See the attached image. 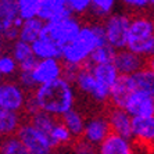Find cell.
Instances as JSON below:
<instances>
[{
    "mask_svg": "<svg viewBox=\"0 0 154 154\" xmlns=\"http://www.w3.org/2000/svg\"><path fill=\"white\" fill-rule=\"evenodd\" d=\"M42 0H17V7H18V17L22 21L36 18L39 13Z\"/></svg>",
    "mask_w": 154,
    "mask_h": 154,
    "instance_id": "28",
    "label": "cell"
},
{
    "mask_svg": "<svg viewBox=\"0 0 154 154\" xmlns=\"http://www.w3.org/2000/svg\"><path fill=\"white\" fill-rule=\"evenodd\" d=\"M81 28H82L81 21L74 15H69L57 21L45 22L43 33L49 36L51 40H54L60 47H64L65 45H68L75 39Z\"/></svg>",
    "mask_w": 154,
    "mask_h": 154,
    "instance_id": "6",
    "label": "cell"
},
{
    "mask_svg": "<svg viewBox=\"0 0 154 154\" xmlns=\"http://www.w3.org/2000/svg\"><path fill=\"white\" fill-rule=\"evenodd\" d=\"M17 18H18L17 0H0V22L3 25V32L10 26L14 25Z\"/></svg>",
    "mask_w": 154,
    "mask_h": 154,
    "instance_id": "24",
    "label": "cell"
},
{
    "mask_svg": "<svg viewBox=\"0 0 154 154\" xmlns=\"http://www.w3.org/2000/svg\"><path fill=\"white\" fill-rule=\"evenodd\" d=\"M49 139H50L51 144L53 147H64V146H68V144L72 143V135L69 133V131L63 125V122H56V125L53 126V129L50 131L49 133Z\"/></svg>",
    "mask_w": 154,
    "mask_h": 154,
    "instance_id": "26",
    "label": "cell"
},
{
    "mask_svg": "<svg viewBox=\"0 0 154 154\" xmlns=\"http://www.w3.org/2000/svg\"><path fill=\"white\" fill-rule=\"evenodd\" d=\"M112 64L119 75H133L146 67V58L140 57L128 49H121L115 51Z\"/></svg>",
    "mask_w": 154,
    "mask_h": 154,
    "instance_id": "12",
    "label": "cell"
},
{
    "mask_svg": "<svg viewBox=\"0 0 154 154\" xmlns=\"http://www.w3.org/2000/svg\"><path fill=\"white\" fill-rule=\"evenodd\" d=\"M114 54H115V50L112 49V47H110L108 45H103V46L97 47L96 50L90 54L88 65H89V67H93V65L112 63V60H114Z\"/></svg>",
    "mask_w": 154,
    "mask_h": 154,
    "instance_id": "29",
    "label": "cell"
},
{
    "mask_svg": "<svg viewBox=\"0 0 154 154\" xmlns=\"http://www.w3.org/2000/svg\"><path fill=\"white\" fill-rule=\"evenodd\" d=\"M63 69H64V65L57 58L36 60L33 68L31 69V76L35 83V88L63 78Z\"/></svg>",
    "mask_w": 154,
    "mask_h": 154,
    "instance_id": "9",
    "label": "cell"
},
{
    "mask_svg": "<svg viewBox=\"0 0 154 154\" xmlns=\"http://www.w3.org/2000/svg\"><path fill=\"white\" fill-rule=\"evenodd\" d=\"M18 69L17 61L13 56H2L0 57V78L14 75Z\"/></svg>",
    "mask_w": 154,
    "mask_h": 154,
    "instance_id": "32",
    "label": "cell"
},
{
    "mask_svg": "<svg viewBox=\"0 0 154 154\" xmlns=\"http://www.w3.org/2000/svg\"><path fill=\"white\" fill-rule=\"evenodd\" d=\"M135 83H133V79L131 75H119L117 83L114 85V88L111 89V93H110V106L112 107H118L122 108L124 106V101L126 100L128 94L135 90Z\"/></svg>",
    "mask_w": 154,
    "mask_h": 154,
    "instance_id": "19",
    "label": "cell"
},
{
    "mask_svg": "<svg viewBox=\"0 0 154 154\" xmlns=\"http://www.w3.org/2000/svg\"><path fill=\"white\" fill-rule=\"evenodd\" d=\"M122 110H125L132 118L154 117V99L143 90L135 89L128 94Z\"/></svg>",
    "mask_w": 154,
    "mask_h": 154,
    "instance_id": "8",
    "label": "cell"
},
{
    "mask_svg": "<svg viewBox=\"0 0 154 154\" xmlns=\"http://www.w3.org/2000/svg\"><path fill=\"white\" fill-rule=\"evenodd\" d=\"M75 90L69 81L58 78L46 85H40L26 96L24 110L28 115L38 111H45L53 117H61L74 108Z\"/></svg>",
    "mask_w": 154,
    "mask_h": 154,
    "instance_id": "1",
    "label": "cell"
},
{
    "mask_svg": "<svg viewBox=\"0 0 154 154\" xmlns=\"http://www.w3.org/2000/svg\"><path fill=\"white\" fill-rule=\"evenodd\" d=\"M106 117H107L111 133L125 137V139H131L132 136V117L125 110L110 106Z\"/></svg>",
    "mask_w": 154,
    "mask_h": 154,
    "instance_id": "13",
    "label": "cell"
},
{
    "mask_svg": "<svg viewBox=\"0 0 154 154\" xmlns=\"http://www.w3.org/2000/svg\"><path fill=\"white\" fill-rule=\"evenodd\" d=\"M131 17L124 13H112L104 20L103 31L104 39L110 47H112L115 51L126 49V35Z\"/></svg>",
    "mask_w": 154,
    "mask_h": 154,
    "instance_id": "4",
    "label": "cell"
},
{
    "mask_svg": "<svg viewBox=\"0 0 154 154\" xmlns=\"http://www.w3.org/2000/svg\"><path fill=\"white\" fill-rule=\"evenodd\" d=\"M53 154H54V153H53Z\"/></svg>",
    "mask_w": 154,
    "mask_h": 154,
    "instance_id": "40",
    "label": "cell"
},
{
    "mask_svg": "<svg viewBox=\"0 0 154 154\" xmlns=\"http://www.w3.org/2000/svg\"><path fill=\"white\" fill-rule=\"evenodd\" d=\"M2 33H3V25H2V22H0V36H2Z\"/></svg>",
    "mask_w": 154,
    "mask_h": 154,
    "instance_id": "38",
    "label": "cell"
},
{
    "mask_svg": "<svg viewBox=\"0 0 154 154\" xmlns=\"http://www.w3.org/2000/svg\"><path fill=\"white\" fill-rule=\"evenodd\" d=\"M90 71L96 79V89L92 94L93 100L97 103H107L110 99V93L114 85L119 78V74L112 63L108 64H100L90 67Z\"/></svg>",
    "mask_w": 154,
    "mask_h": 154,
    "instance_id": "7",
    "label": "cell"
},
{
    "mask_svg": "<svg viewBox=\"0 0 154 154\" xmlns=\"http://www.w3.org/2000/svg\"><path fill=\"white\" fill-rule=\"evenodd\" d=\"M110 133H111V129L108 125L107 117L106 115H96V117H92L85 122L82 140L97 147Z\"/></svg>",
    "mask_w": 154,
    "mask_h": 154,
    "instance_id": "11",
    "label": "cell"
},
{
    "mask_svg": "<svg viewBox=\"0 0 154 154\" xmlns=\"http://www.w3.org/2000/svg\"><path fill=\"white\" fill-rule=\"evenodd\" d=\"M72 154H97V147L86 143L85 140H79L74 146Z\"/></svg>",
    "mask_w": 154,
    "mask_h": 154,
    "instance_id": "34",
    "label": "cell"
},
{
    "mask_svg": "<svg viewBox=\"0 0 154 154\" xmlns=\"http://www.w3.org/2000/svg\"><path fill=\"white\" fill-rule=\"evenodd\" d=\"M61 122L63 125L69 131V133L72 135V137H81L83 133V128H85V122L86 119L83 118V115L75 110V108H71L65 114L61 115Z\"/></svg>",
    "mask_w": 154,
    "mask_h": 154,
    "instance_id": "21",
    "label": "cell"
},
{
    "mask_svg": "<svg viewBox=\"0 0 154 154\" xmlns=\"http://www.w3.org/2000/svg\"><path fill=\"white\" fill-rule=\"evenodd\" d=\"M72 83L76 86V89L81 90L82 93L88 94V96H92V94L94 93V89H96V79H94L92 71H90L89 65L81 67V68L78 69L75 78L72 81Z\"/></svg>",
    "mask_w": 154,
    "mask_h": 154,
    "instance_id": "23",
    "label": "cell"
},
{
    "mask_svg": "<svg viewBox=\"0 0 154 154\" xmlns=\"http://www.w3.org/2000/svg\"><path fill=\"white\" fill-rule=\"evenodd\" d=\"M43 28H45V22L42 20H39L38 17L25 20V21H22L21 26H20L18 39L31 45L43 33Z\"/></svg>",
    "mask_w": 154,
    "mask_h": 154,
    "instance_id": "20",
    "label": "cell"
},
{
    "mask_svg": "<svg viewBox=\"0 0 154 154\" xmlns=\"http://www.w3.org/2000/svg\"><path fill=\"white\" fill-rule=\"evenodd\" d=\"M15 136L24 144L28 154H53L54 147L49 139V135L36 129L31 122L21 124Z\"/></svg>",
    "mask_w": 154,
    "mask_h": 154,
    "instance_id": "5",
    "label": "cell"
},
{
    "mask_svg": "<svg viewBox=\"0 0 154 154\" xmlns=\"http://www.w3.org/2000/svg\"><path fill=\"white\" fill-rule=\"evenodd\" d=\"M31 49L36 60H46V58L60 60L61 57V47L45 33H42L35 42L31 43Z\"/></svg>",
    "mask_w": 154,
    "mask_h": 154,
    "instance_id": "17",
    "label": "cell"
},
{
    "mask_svg": "<svg viewBox=\"0 0 154 154\" xmlns=\"http://www.w3.org/2000/svg\"><path fill=\"white\" fill-rule=\"evenodd\" d=\"M71 13L67 8L65 0H42L38 18L43 22H51L57 21L61 18L69 17Z\"/></svg>",
    "mask_w": 154,
    "mask_h": 154,
    "instance_id": "16",
    "label": "cell"
},
{
    "mask_svg": "<svg viewBox=\"0 0 154 154\" xmlns=\"http://www.w3.org/2000/svg\"><path fill=\"white\" fill-rule=\"evenodd\" d=\"M0 154H28L24 144L15 135L3 137L0 140Z\"/></svg>",
    "mask_w": 154,
    "mask_h": 154,
    "instance_id": "31",
    "label": "cell"
},
{
    "mask_svg": "<svg viewBox=\"0 0 154 154\" xmlns=\"http://www.w3.org/2000/svg\"><path fill=\"white\" fill-rule=\"evenodd\" d=\"M151 6H153V7H154V0H151Z\"/></svg>",
    "mask_w": 154,
    "mask_h": 154,
    "instance_id": "39",
    "label": "cell"
},
{
    "mask_svg": "<svg viewBox=\"0 0 154 154\" xmlns=\"http://www.w3.org/2000/svg\"><path fill=\"white\" fill-rule=\"evenodd\" d=\"M25 90L15 82H0V108L20 112L25 107Z\"/></svg>",
    "mask_w": 154,
    "mask_h": 154,
    "instance_id": "10",
    "label": "cell"
},
{
    "mask_svg": "<svg viewBox=\"0 0 154 154\" xmlns=\"http://www.w3.org/2000/svg\"><path fill=\"white\" fill-rule=\"evenodd\" d=\"M107 45L104 39L103 25L100 24H88L82 25L81 31L71 43L61 47V60L64 65L81 68L89 63L90 54L97 47Z\"/></svg>",
    "mask_w": 154,
    "mask_h": 154,
    "instance_id": "2",
    "label": "cell"
},
{
    "mask_svg": "<svg viewBox=\"0 0 154 154\" xmlns=\"http://www.w3.org/2000/svg\"><path fill=\"white\" fill-rule=\"evenodd\" d=\"M136 143L154 146V117L132 118V136Z\"/></svg>",
    "mask_w": 154,
    "mask_h": 154,
    "instance_id": "14",
    "label": "cell"
},
{
    "mask_svg": "<svg viewBox=\"0 0 154 154\" xmlns=\"http://www.w3.org/2000/svg\"><path fill=\"white\" fill-rule=\"evenodd\" d=\"M3 56V45H2V39H0V57Z\"/></svg>",
    "mask_w": 154,
    "mask_h": 154,
    "instance_id": "37",
    "label": "cell"
},
{
    "mask_svg": "<svg viewBox=\"0 0 154 154\" xmlns=\"http://www.w3.org/2000/svg\"><path fill=\"white\" fill-rule=\"evenodd\" d=\"M119 2L131 10H144L151 6V0H119Z\"/></svg>",
    "mask_w": 154,
    "mask_h": 154,
    "instance_id": "35",
    "label": "cell"
},
{
    "mask_svg": "<svg viewBox=\"0 0 154 154\" xmlns=\"http://www.w3.org/2000/svg\"><path fill=\"white\" fill-rule=\"evenodd\" d=\"M126 49L143 58L154 57V20L147 15L131 18L126 35Z\"/></svg>",
    "mask_w": 154,
    "mask_h": 154,
    "instance_id": "3",
    "label": "cell"
},
{
    "mask_svg": "<svg viewBox=\"0 0 154 154\" xmlns=\"http://www.w3.org/2000/svg\"><path fill=\"white\" fill-rule=\"evenodd\" d=\"M135 83V88L139 90H143L144 93L151 96L154 99V74L144 67L143 69H140L139 72L131 75Z\"/></svg>",
    "mask_w": 154,
    "mask_h": 154,
    "instance_id": "25",
    "label": "cell"
},
{
    "mask_svg": "<svg viewBox=\"0 0 154 154\" xmlns=\"http://www.w3.org/2000/svg\"><path fill=\"white\" fill-rule=\"evenodd\" d=\"M21 125L20 112L7 111L0 108V137H7L15 135Z\"/></svg>",
    "mask_w": 154,
    "mask_h": 154,
    "instance_id": "22",
    "label": "cell"
},
{
    "mask_svg": "<svg viewBox=\"0 0 154 154\" xmlns=\"http://www.w3.org/2000/svg\"><path fill=\"white\" fill-rule=\"evenodd\" d=\"M118 0H90V11L96 18L101 20L112 14Z\"/></svg>",
    "mask_w": 154,
    "mask_h": 154,
    "instance_id": "30",
    "label": "cell"
},
{
    "mask_svg": "<svg viewBox=\"0 0 154 154\" xmlns=\"http://www.w3.org/2000/svg\"><path fill=\"white\" fill-rule=\"evenodd\" d=\"M146 68L150 69V71L154 74V57H150L146 60Z\"/></svg>",
    "mask_w": 154,
    "mask_h": 154,
    "instance_id": "36",
    "label": "cell"
},
{
    "mask_svg": "<svg viewBox=\"0 0 154 154\" xmlns=\"http://www.w3.org/2000/svg\"><path fill=\"white\" fill-rule=\"evenodd\" d=\"M28 122H31L36 129H39L43 133L49 135L57 121H56V117H53V115L47 114V112H45V111H38V112H35V114L29 115Z\"/></svg>",
    "mask_w": 154,
    "mask_h": 154,
    "instance_id": "27",
    "label": "cell"
},
{
    "mask_svg": "<svg viewBox=\"0 0 154 154\" xmlns=\"http://www.w3.org/2000/svg\"><path fill=\"white\" fill-rule=\"evenodd\" d=\"M97 154H136L131 139L110 133L97 146Z\"/></svg>",
    "mask_w": 154,
    "mask_h": 154,
    "instance_id": "15",
    "label": "cell"
},
{
    "mask_svg": "<svg viewBox=\"0 0 154 154\" xmlns=\"http://www.w3.org/2000/svg\"><path fill=\"white\" fill-rule=\"evenodd\" d=\"M71 15H83L90 11V0H65Z\"/></svg>",
    "mask_w": 154,
    "mask_h": 154,
    "instance_id": "33",
    "label": "cell"
},
{
    "mask_svg": "<svg viewBox=\"0 0 154 154\" xmlns=\"http://www.w3.org/2000/svg\"><path fill=\"white\" fill-rule=\"evenodd\" d=\"M13 58L17 61L18 69L20 71H31L36 63V58L32 53L31 45L22 40H15L13 42V49H11Z\"/></svg>",
    "mask_w": 154,
    "mask_h": 154,
    "instance_id": "18",
    "label": "cell"
}]
</instances>
